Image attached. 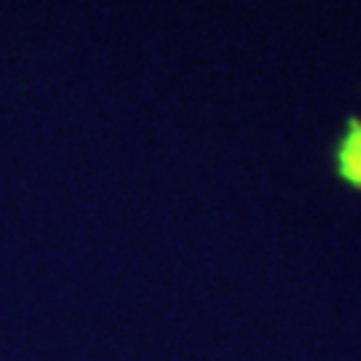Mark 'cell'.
I'll return each instance as SVG.
<instances>
[{"mask_svg": "<svg viewBox=\"0 0 361 361\" xmlns=\"http://www.w3.org/2000/svg\"><path fill=\"white\" fill-rule=\"evenodd\" d=\"M335 177L350 190L361 193V116H350L332 150Z\"/></svg>", "mask_w": 361, "mask_h": 361, "instance_id": "6da1fadb", "label": "cell"}]
</instances>
